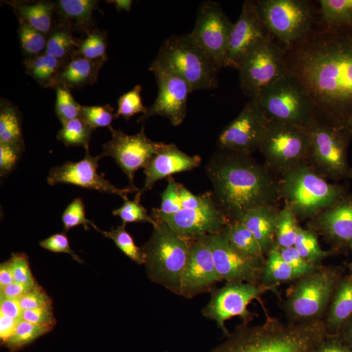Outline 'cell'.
Segmentation results:
<instances>
[{"instance_id": "1", "label": "cell", "mask_w": 352, "mask_h": 352, "mask_svg": "<svg viewBox=\"0 0 352 352\" xmlns=\"http://www.w3.org/2000/svg\"><path fill=\"white\" fill-rule=\"evenodd\" d=\"M230 92L274 118L287 139L327 131V107L284 51L248 59Z\"/></svg>"}, {"instance_id": "2", "label": "cell", "mask_w": 352, "mask_h": 352, "mask_svg": "<svg viewBox=\"0 0 352 352\" xmlns=\"http://www.w3.org/2000/svg\"><path fill=\"white\" fill-rule=\"evenodd\" d=\"M349 39L328 4L308 1L298 9L293 38L284 53L309 80L326 107L336 101Z\"/></svg>"}, {"instance_id": "3", "label": "cell", "mask_w": 352, "mask_h": 352, "mask_svg": "<svg viewBox=\"0 0 352 352\" xmlns=\"http://www.w3.org/2000/svg\"><path fill=\"white\" fill-rule=\"evenodd\" d=\"M168 208L154 217L155 235L161 234L170 238L193 270L194 281L207 287L201 277V263L210 252L217 254L227 238L244 224L249 215L231 212L222 208L217 200V189L210 198L200 203H192L164 192Z\"/></svg>"}, {"instance_id": "4", "label": "cell", "mask_w": 352, "mask_h": 352, "mask_svg": "<svg viewBox=\"0 0 352 352\" xmlns=\"http://www.w3.org/2000/svg\"><path fill=\"white\" fill-rule=\"evenodd\" d=\"M224 105L230 109L237 127V142L230 157L207 179L217 184L230 173L254 179L258 188H270L281 170V149L287 139L283 126L267 113L229 92Z\"/></svg>"}, {"instance_id": "5", "label": "cell", "mask_w": 352, "mask_h": 352, "mask_svg": "<svg viewBox=\"0 0 352 352\" xmlns=\"http://www.w3.org/2000/svg\"><path fill=\"white\" fill-rule=\"evenodd\" d=\"M154 232L138 234L134 226L120 242L100 243L76 254L71 266L72 275L76 279L85 276H106L148 288L175 292L185 300L192 298V292L206 287L194 280L179 283L147 259L148 241Z\"/></svg>"}, {"instance_id": "6", "label": "cell", "mask_w": 352, "mask_h": 352, "mask_svg": "<svg viewBox=\"0 0 352 352\" xmlns=\"http://www.w3.org/2000/svg\"><path fill=\"white\" fill-rule=\"evenodd\" d=\"M227 325L249 333L267 352H317L331 349L344 331L329 314L322 300L295 314H271L256 322L241 320L229 312Z\"/></svg>"}, {"instance_id": "7", "label": "cell", "mask_w": 352, "mask_h": 352, "mask_svg": "<svg viewBox=\"0 0 352 352\" xmlns=\"http://www.w3.org/2000/svg\"><path fill=\"white\" fill-rule=\"evenodd\" d=\"M308 256L319 278L324 307L344 332L352 331V229L329 226Z\"/></svg>"}, {"instance_id": "8", "label": "cell", "mask_w": 352, "mask_h": 352, "mask_svg": "<svg viewBox=\"0 0 352 352\" xmlns=\"http://www.w3.org/2000/svg\"><path fill=\"white\" fill-rule=\"evenodd\" d=\"M300 234H286L270 226L261 215H249L244 224L234 231L215 254L219 263L214 282L208 288L214 292L226 286L238 271L264 259L283 258L302 245Z\"/></svg>"}, {"instance_id": "9", "label": "cell", "mask_w": 352, "mask_h": 352, "mask_svg": "<svg viewBox=\"0 0 352 352\" xmlns=\"http://www.w3.org/2000/svg\"><path fill=\"white\" fill-rule=\"evenodd\" d=\"M151 16L143 0H88L85 3V32L104 45L124 48L131 52L142 44L139 20ZM152 17V16H151Z\"/></svg>"}, {"instance_id": "10", "label": "cell", "mask_w": 352, "mask_h": 352, "mask_svg": "<svg viewBox=\"0 0 352 352\" xmlns=\"http://www.w3.org/2000/svg\"><path fill=\"white\" fill-rule=\"evenodd\" d=\"M157 94L156 90L138 91L112 80L95 94L88 109L87 129L106 136L140 126Z\"/></svg>"}, {"instance_id": "11", "label": "cell", "mask_w": 352, "mask_h": 352, "mask_svg": "<svg viewBox=\"0 0 352 352\" xmlns=\"http://www.w3.org/2000/svg\"><path fill=\"white\" fill-rule=\"evenodd\" d=\"M19 10L29 34L38 36L73 54L83 36L80 21L85 4L76 1H59L50 6L38 3H13Z\"/></svg>"}, {"instance_id": "12", "label": "cell", "mask_w": 352, "mask_h": 352, "mask_svg": "<svg viewBox=\"0 0 352 352\" xmlns=\"http://www.w3.org/2000/svg\"><path fill=\"white\" fill-rule=\"evenodd\" d=\"M96 92L65 80L56 85L38 87L36 98L39 110L50 116L62 131H87L88 109Z\"/></svg>"}, {"instance_id": "13", "label": "cell", "mask_w": 352, "mask_h": 352, "mask_svg": "<svg viewBox=\"0 0 352 352\" xmlns=\"http://www.w3.org/2000/svg\"><path fill=\"white\" fill-rule=\"evenodd\" d=\"M0 214L14 215L36 223L34 177L27 162L12 150L0 156Z\"/></svg>"}, {"instance_id": "14", "label": "cell", "mask_w": 352, "mask_h": 352, "mask_svg": "<svg viewBox=\"0 0 352 352\" xmlns=\"http://www.w3.org/2000/svg\"><path fill=\"white\" fill-rule=\"evenodd\" d=\"M118 64L119 59L111 56L107 46L83 32L80 45L72 54L68 80L98 92L112 82Z\"/></svg>"}, {"instance_id": "15", "label": "cell", "mask_w": 352, "mask_h": 352, "mask_svg": "<svg viewBox=\"0 0 352 352\" xmlns=\"http://www.w3.org/2000/svg\"><path fill=\"white\" fill-rule=\"evenodd\" d=\"M143 195L124 176H116L94 186L85 208L97 219L124 220L131 227L139 199Z\"/></svg>"}, {"instance_id": "16", "label": "cell", "mask_w": 352, "mask_h": 352, "mask_svg": "<svg viewBox=\"0 0 352 352\" xmlns=\"http://www.w3.org/2000/svg\"><path fill=\"white\" fill-rule=\"evenodd\" d=\"M162 52L157 47L142 43L119 59L113 80L138 91H161Z\"/></svg>"}, {"instance_id": "17", "label": "cell", "mask_w": 352, "mask_h": 352, "mask_svg": "<svg viewBox=\"0 0 352 352\" xmlns=\"http://www.w3.org/2000/svg\"><path fill=\"white\" fill-rule=\"evenodd\" d=\"M28 54L32 76L38 87L56 85L68 80L71 53L38 36L29 34Z\"/></svg>"}, {"instance_id": "18", "label": "cell", "mask_w": 352, "mask_h": 352, "mask_svg": "<svg viewBox=\"0 0 352 352\" xmlns=\"http://www.w3.org/2000/svg\"><path fill=\"white\" fill-rule=\"evenodd\" d=\"M212 294L214 292L207 287L201 300H186L185 307L179 312L170 315L168 321L177 324L182 329L183 336L186 337L200 333H222L229 340L232 339L235 333L222 322L219 312L212 307Z\"/></svg>"}, {"instance_id": "19", "label": "cell", "mask_w": 352, "mask_h": 352, "mask_svg": "<svg viewBox=\"0 0 352 352\" xmlns=\"http://www.w3.org/2000/svg\"><path fill=\"white\" fill-rule=\"evenodd\" d=\"M83 138L82 168L92 187L120 175L122 159L113 151L106 136L94 129H87Z\"/></svg>"}, {"instance_id": "20", "label": "cell", "mask_w": 352, "mask_h": 352, "mask_svg": "<svg viewBox=\"0 0 352 352\" xmlns=\"http://www.w3.org/2000/svg\"><path fill=\"white\" fill-rule=\"evenodd\" d=\"M92 330L97 347L120 338H124L129 346L134 344L133 339H138L146 346H149L138 331L129 327L127 307L122 296H115L101 308L95 317Z\"/></svg>"}, {"instance_id": "21", "label": "cell", "mask_w": 352, "mask_h": 352, "mask_svg": "<svg viewBox=\"0 0 352 352\" xmlns=\"http://www.w3.org/2000/svg\"><path fill=\"white\" fill-rule=\"evenodd\" d=\"M212 138V129L205 127L200 133L179 146L176 153L177 163L173 170L175 177L184 175L189 180H193L204 171L219 170L221 162L214 156Z\"/></svg>"}, {"instance_id": "22", "label": "cell", "mask_w": 352, "mask_h": 352, "mask_svg": "<svg viewBox=\"0 0 352 352\" xmlns=\"http://www.w3.org/2000/svg\"><path fill=\"white\" fill-rule=\"evenodd\" d=\"M171 164L166 157L122 159L120 175L145 194L149 191H166L171 178H175Z\"/></svg>"}, {"instance_id": "23", "label": "cell", "mask_w": 352, "mask_h": 352, "mask_svg": "<svg viewBox=\"0 0 352 352\" xmlns=\"http://www.w3.org/2000/svg\"><path fill=\"white\" fill-rule=\"evenodd\" d=\"M271 275L266 274L261 266H252V276L242 292V307L236 312L241 320L256 322L272 314L270 294Z\"/></svg>"}, {"instance_id": "24", "label": "cell", "mask_w": 352, "mask_h": 352, "mask_svg": "<svg viewBox=\"0 0 352 352\" xmlns=\"http://www.w3.org/2000/svg\"><path fill=\"white\" fill-rule=\"evenodd\" d=\"M36 223L14 215L0 214V265L16 261L31 240Z\"/></svg>"}, {"instance_id": "25", "label": "cell", "mask_w": 352, "mask_h": 352, "mask_svg": "<svg viewBox=\"0 0 352 352\" xmlns=\"http://www.w3.org/2000/svg\"><path fill=\"white\" fill-rule=\"evenodd\" d=\"M270 294L272 314H295L308 309L321 300L318 289L293 293L273 276L270 282Z\"/></svg>"}, {"instance_id": "26", "label": "cell", "mask_w": 352, "mask_h": 352, "mask_svg": "<svg viewBox=\"0 0 352 352\" xmlns=\"http://www.w3.org/2000/svg\"><path fill=\"white\" fill-rule=\"evenodd\" d=\"M325 217L329 226L352 229V179L336 192L329 201Z\"/></svg>"}, {"instance_id": "27", "label": "cell", "mask_w": 352, "mask_h": 352, "mask_svg": "<svg viewBox=\"0 0 352 352\" xmlns=\"http://www.w3.org/2000/svg\"><path fill=\"white\" fill-rule=\"evenodd\" d=\"M336 101L352 103V36L347 44L342 71L336 91Z\"/></svg>"}, {"instance_id": "28", "label": "cell", "mask_w": 352, "mask_h": 352, "mask_svg": "<svg viewBox=\"0 0 352 352\" xmlns=\"http://www.w3.org/2000/svg\"><path fill=\"white\" fill-rule=\"evenodd\" d=\"M233 332L235 335L230 340V346L227 352H267L249 333L239 331Z\"/></svg>"}, {"instance_id": "29", "label": "cell", "mask_w": 352, "mask_h": 352, "mask_svg": "<svg viewBox=\"0 0 352 352\" xmlns=\"http://www.w3.org/2000/svg\"><path fill=\"white\" fill-rule=\"evenodd\" d=\"M161 3L170 6L176 18H182L183 16L195 18L199 6V1L197 0H171V1H162Z\"/></svg>"}, {"instance_id": "30", "label": "cell", "mask_w": 352, "mask_h": 352, "mask_svg": "<svg viewBox=\"0 0 352 352\" xmlns=\"http://www.w3.org/2000/svg\"><path fill=\"white\" fill-rule=\"evenodd\" d=\"M154 352H196L189 346V337L183 336L182 339L176 340L175 342H168L163 347L148 346Z\"/></svg>"}, {"instance_id": "31", "label": "cell", "mask_w": 352, "mask_h": 352, "mask_svg": "<svg viewBox=\"0 0 352 352\" xmlns=\"http://www.w3.org/2000/svg\"><path fill=\"white\" fill-rule=\"evenodd\" d=\"M339 352H352V331L344 332L337 342Z\"/></svg>"}, {"instance_id": "32", "label": "cell", "mask_w": 352, "mask_h": 352, "mask_svg": "<svg viewBox=\"0 0 352 352\" xmlns=\"http://www.w3.org/2000/svg\"><path fill=\"white\" fill-rule=\"evenodd\" d=\"M317 352H339V349H338L337 344H335L331 349H325V351H317Z\"/></svg>"}, {"instance_id": "33", "label": "cell", "mask_w": 352, "mask_h": 352, "mask_svg": "<svg viewBox=\"0 0 352 352\" xmlns=\"http://www.w3.org/2000/svg\"><path fill=\"white\" fill-rule=\"evenodd\" d=\"M80 352H99V351H96V349H95V351H92V349H89V351H80Z\"/></svg>"}]
</instances>
